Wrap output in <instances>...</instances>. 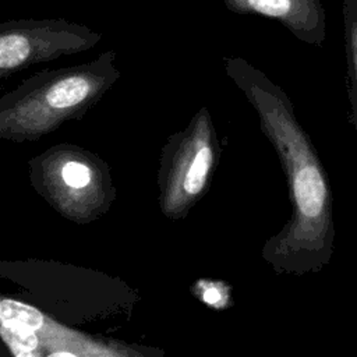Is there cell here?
Here are the masks:
<instances>
[{
    "instance_id": "obj_1",
    "label": "cell",
    "mask_w": 357,
    "mask_h": 357,
    "mask_svg": "<svg viewBox=\"0 0 357 357\" xmlns=\"http://www.w3.org/2000/svg\"><path fill=\"white\" fill-rule=\"evenodd\" d=\"M225 68L254 106L287 177L291 215L265 243L262 258L278 273L318 272L329 262L335 238L332 192L318 153L283 89L241 57H226Z\"/></svg>"
},
{
    "instance_id": "obj_2",
    "label": "cell",
    "mask_w": 357,
    "mask_h": 357,
    "mask_svg": "<svg viewBox=\"0 0 357 357\" xmlns=\"http://www.w3.org/2000/svg\"><path fill=\"white\" fill-rule=\"evenodd\" d=\"M114 57L107 50L91 63L31 77L1 99L0 137L33 138L82 112L119 77Z\"/></svg>"
},
{
    "instance_id": "obj_3",
    "label": "cell",
    "mask_w": 357,
    "mask_h": 357,
    "mask_svg": "<svg viewBox=\"0 0 357 357\" xmlns=\"http://www.w3.org/2000/svg\"><path fill=\"white\" fill-rule=\"evenodd\" d=\"M220 145L208 109H201L188 126L173 134L162 153L160 208L170 219L188 213L209 185Z\"/></svg>"
},
{
    "instance_id": "obj_4",
    "label": "cell",
    "mask_w": 357,
    "mask_h": 357,
    "mask_svg": "<svg viewBox=\"0 0 357 357\" xmlns=\"http://www.w3.org/2000/svg\"><path fill=\"white\" fill-rule=\"evenodd\" d=\"M102 35L64 18L0 22V78L32 64L93 47Z\"/></svg>"
},
{
    "instance_id": "obj_5",
    "label": "cell",
    "mask_w": 357,
    "mask_h": 357,
    "mask_svg": "<svg viewBox=\"0 0 357 357\" xmlns=\"http://www.w3.org/2000/svg\"><path fill=\"white\" fill-rule=\"evenodd\" d=\"M241 15L273 20L304 43L321 46L326 38V14L321 0H223Z\"/></svg>"
},
{
    "instance_id": "obj_6",
    "label": "cell",
    "mask_w": 357,
    "mask_h": 357,
    "mask_svg": "<svg viewBox=\"0 0 357 357\" xmlns=\"http://www.w3.org/2000/svg\"><path fill=\"white\" fill-rule=\"evenodd\" d=\"M342 15L349 74V95L353 110V120L357 123V10L343 3Z\"/></svg>"
},
{
    "instance_id": "obj_7",
    "label": "cell",
    "mask_w": 357,
    "mask_h": 357,
    "mask_svg": "<svg viewBox=\"0 0 357 357\" xmlns=\"http://www.w3.org/2000/svg\"><path fill=\"white\" fill-rule=\"evenodd\" d=\"M61 176L64 183L71 188H84L91 183V178H92L89 167L75 160L64 165L61 170Z\"/></svg>"
},
{
    "instance_id": "obj_8",
    "label": "cell",
    "mask_w": 357,
    "mask_h": 357,
    "mask_svg": "<svg viewBox=\"0 0 357 357\" xmlns=\"http://www.w3.org/2000/svg\"><path fill=\"white\" fill-rule=\"evenodd\" d=\"M342 3H344L347 6H351V7H354L357 10V0H342Z\"/></svg>"
}]
</instances>
